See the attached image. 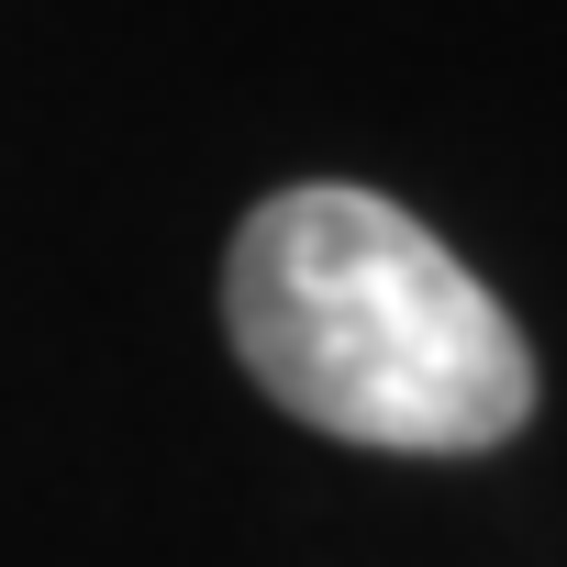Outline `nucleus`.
<instances>
[{
	"label": "nucleus",
	"instance_id": "obj_1",
	"mask_svg": "<svg viewBox=\"0 0 567 567\" xmlns=\"http://www.w3.org/2000/svg\"><path fill=\"white\" fill-rule=\"evenodd\" d=\"M223 312L256 390L334 445L478 456L534 412L512 312L379 189H278L234 234Z\"/></svg>",
	"mask_w": 567,
	"mask_h": 567
}]
</instances>
